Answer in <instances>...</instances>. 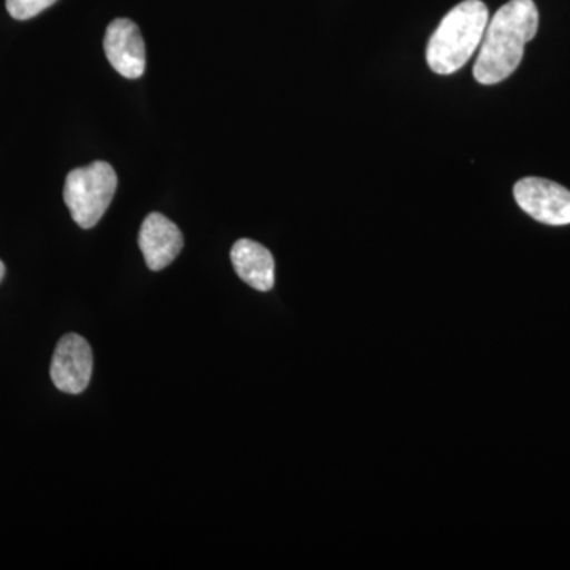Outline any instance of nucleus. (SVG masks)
<instances>
[{"label":"nucleus","instance_id":"9d476101","mask_svg":"<svg viewBox=\"0 0 570 570\" xmlns=\"http://www.w3.org/2000/svg\"><path fill=\"white\" fill-rule=\"evenodd\" d=\"M3 276H6V265L0 261V283H2Z\"/></svg>","mask_w":570,"mask_h":570},{"label":"nucleus","instance_id":"6e6552de","mask_svg":"<svg viewBox=\"0 0 570 570\" xmlns=\"http://www.w3.org/2000/svg\"><path fill=\"white\" fill-rule=\"evenodd\" d=\"M232 264L236 275L258 292L272 291L275 285V258L265 246L253 239H239L232 247Z\"/></svg>","mask_w":570,"mask_h":570},{"label":"nucleus","instance_id":"f257e3e1","mask_svg":"<svg viewBox=\"0 0 570 570\" xmlns=\"http://www.w3.org/2000/svg\"><path fill=\"white\" fill-rule=\"evenodd\" d=\"M539 29V10L532 0H510L494 13L485 33L474 78L482 85H498L519 69L524 47L534 39Z\"/></svg>","mask_w":570,"mask_h":570},{"label":"nucleus","instance_id":"423d86ee","mask_svg":"<svg viewBox=\"0 0 570 570\" xmlns=\"http://www.w3.org/2000/svg\"><path fill=\"white\" fill-rule=\"evenodd\" d=\"M104 50L112 69L129 80H137L146 69V47L140 29L127 18L110 22L104 39Z\"/></svg>","mask_w":570,"mask_h":570},{"label":"nucleus","instance_id":"39448f33","mask_svg":"<svg viewBox=\"0 0 570 570\" xmlns=\"http://www.w3.org/2000/svg\"><path fill=\"white\" fill-rule=\"evenodd\" d=\"M92 348L80 335L62 336L51 362V381L56 389L69 395H80L91 382Z\"/></svg>","mask_w":570,"mask_h":570},{"label":"nucleus","instance_id":"0eeeda50","mask_svg":"<svg viewBox=\"0 0 570 570\" xmlns=\"http://www.w3.org/2000/svg\"><path fill=\"white\" fill-rule=\"evenodd\" d=\"M138 245L151 272L167 268L184 246L181 230L160 213H151L142 220Z\"/></svg>","mask_w":570,"mask_h":570},{"label":"nucleus","instance_id":"1a4fd4ad","mask_svg":"<svg viewBox=\"0 0 570 570\" xmlns=\"http://www.w3.org/2000/svg\"><path fill=\"white\" fill-rule=\"evenodd\" d=\"M58 0H7V10L14 20H31Z\"/></svg>","mask_w":570,"mask_h":570},{"label":"nucleus","instance_id":"f03ea898","mask_svg":"<svg viewBox=\"0 0 570 570\" xmlns=\"http://www.w3.org/2000/svg\"><path fill=\"white\" fill-rule=\"evenodd\" d=\"M490 21L482 0H464L442 18L426 48V61L438 75H452L472 58Z\"/></svg>","mask_w":570,"mask_h":570},{"label":"nucleus","instance_id":"20e7f679","mask_svg":"<svg viewBox=\"0 0 570 570\" xmlns=\"http://www.w3.org/2000/svg\"><path fill=\"white\" fill-rule=\"evenodd\" d=\"M517 204L528 216L547 225L570 224V190L543 178H523L513 187Z\"/></svg>","mask_w":570,"mask_h":570},{"label":"nucleus","instance_id":"7ed1b4c3","mask_svg":"<svg viewBox=\"0 0 570 570\" xmlns=\"http://www.w3.org/2000/svg\"><path fill=\"white\" fill-rule=\"evenodd\" d=\"M116 187L118 176L115 168L102 160L71 170L63 186V202L75 223L85 230L96 227L107 213Z\"/></svg>","mask_w":570,"mask_h":570}]
</instances>
